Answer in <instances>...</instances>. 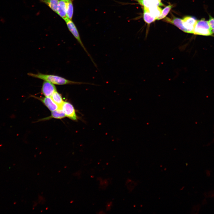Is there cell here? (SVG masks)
Listing matches in <instances>:
<instances>
[{
  "mask_svg": "<svg viewBox=\"0 0 214 214\" xmlns=\"http://www.w3.org/2000/svg\"><path fill=\"white\" fill-rule=\"evenodd\" d=\"M28 74L30 76L49 82L54 84L63 85L85 84L96 85L94 84L91 83L73 81L55 75L44 74L40 73H38L37 74L29 73Z\"/></svg>",
  "mask_w": 214,
  "mask_h": 214,
  "instance_id": "1",
  "label": "cell"
},
{
  "mask_svg": "<svg viewBox=\"0 0 214 214\" xmlns=\"http://www.w3.org/2000/svg\"><path fill=\"white\" fill-rule=\"evenodd\" d=\"M64 21L66 23L67 27L70 31L83 48L84 51L90 59L94 66L97 68V67L96 64L94 61L92 57L88 52L82 42L78 31L74 23L72 21V20L69 18H67Z\"/></svg>",
  "mask_w": 214,
  "mask_h": 214,
  "instance_id": "2",
  "label": "cell"
},
{
  "mask_svg": "<svg viewBox=\"0 0 214 214\" xmlns=\"http://www.w3.org/2000/svg\"><path fill=\"white\" fill-rule=\"evenodd\" d=\"M208 21L204 19L197 20L193 34L196 35L208 36L213 34Z\"/></svg>",
  "mask_w": 214,
  "mask_h": 214,
  "instance_id": "3",
  "label": "cell"
},
{
  "mask_svg": "<svg viewBox=\"0 0 214 214\" xmlns=\"http://www.w3.org/2000/svg\"><path fill=\"white\" fill-rule=\"evenodd\" d=\"M66 116L74 121H77L78 117L73 105L67 102H64L60 107Z\"/></svg>",
  "mask_w": 214,
  "mask_h": 214,
  "instance_id": "4",
  "label": "cell"
},
{
  "mask_svg": "<svg viewBox=\"0 0 214 214\" xmlns=\"http://www.w3.org/2000/svg\"><path fill=\"white\" fill-rule=\"evenodd\" d=\"M184 32L193 33L197 20L193 17L186 16L182 19Z\"/></svg>",
  "mask_w": 214,
  "mask_h": 214,
  "instance_id": "5",
  "label": "cell"
},
{
  "mask_svg": "<svg viewBox=\"0 0 214 214\" xmlns=\"http://www.w3.org/2000/svg\"><path fill=\"white\" fill-rule=\"evenodd\" d=\"M56 91V88L54 84L47 81L43 82L41 92L45 97H51L53 93Z\"/></svg>",
  "mask_w": 214,
  "mask_h": 214,
  "instance_id": "6",
  "label": "cell"
},
{
  "mask_svg": "<svg viewBox=\"0 0 214 214\" xmlns=\"http://www.w3.org/2000/svg\"><path fill=\"white\" fill-rule=\"evenodd\" d=\"M33 97L40 100L51 111L56 110L60 108L53 101L51 97H39L34 96Z\"/></svg>",
  "mask_w": 214,
  "mask_h": 214,
  "instance_id": "7",
  "label": "cell"
},
{
  "mask_svg": "<svg viewBox=\"0 0 214 214\" xmlns=\"http://www.w3.org/2000/svg\"><path fill=\"white\" fill-rule=\"evenodd\" d=\"M66 0H59L57 13L64 20L68 18L67 16Z\"/></svg>",
  "mask_w": 214,
  "mask_h": 214,
  "instance_id": "8",
  "label": "cell"
},
{
  "mask_svg": "<svg viewBox=\"0 0 214 214\" xmlns=\"http://www.w3.org/2000/svg\"><path fill=\"white\" fill-rule=\"evenodd\" d=\"M137 1L143 7L150 8L155 6H164V4L159 0H133Z\"/></svg>",
  "mask_w": 214,
  "mask_h": 214,
  "instance_id": "9",
  "label": "cell"
},
{
  "mask_svg": "<svg viewBox=\"0 0 214 214\" xmlns=\"http://www.w3.org/2000/svg\"><path fill=\"white\" fill-rule=\"evenodd\" d=\"M164 20L166 22L173 24L180 29L184 32V28L182 19L173 16L171 18L168 17H165Z\"/></svg>",
  "mask_w": 214,
  "mask_h": 214,
  "instance_id": "10",
  "label": "cell"
},
{
  "mask_svg": "<svg viewBox=\"0 0 214 214\" xmlns=\"http://www.w3.org/2000/svg\"><path fill=\"white\" fill-rule=\"evenodd\" d=\"M66 117L64 113L61 108H60L56 110L52 111L51 115L50 116L42 119V120H47L52 118L62 119Z\"/></svg>",
  "mask_w": 214,
  "mask_h": 214,
  "instance_id": "11",
  "label": "cell"
},
{
  "mask_svg": "<svg viewBox=\"0 0 214 214\" xmlns=\"http://www.w3.org/2000/svg\"><path fill=\"white\" fill-rule=\"evenodd\" d=\"M143 7V18L144 21L146 23L150 24L156 20V18L150 13L148 8Z\"/></svg>",
  "mask_w": 214,
  "mask_h": 214,
  "instance_id": "12",
  "label": "cell"
},
{
  "mask_svg": "<svg viewBox=\"0 0 214 214\" xmlns=\"http://www.w3.org/2000/svg\"><path fill=\"white\" fill-rule=\"evenodd\" d=\"M41 2L48 5L53 11L57 13L59 0H40Z\"/></svg>",
  "mask_w": 214,
  "mask_h": 214,
  "instance_id": "13",
  "label": "cell"
},
{
  "mask_svg": "<svg viewBox=\"0 0 214 214\" xmlns=\"http://www.w3.org/2000/svg\"><path fill=\"white\" fill-rule=\"evenodd\" d=\"M67 16V18L72 20L73 14V0H66Z\"/></svg>",
  "mask_w": 214,
  "mask_h": 214,
  "instance_id": "14",
  "label": "cell"
},
{
  "mask_svg": "<svg viewBox=\"0 0 214 214\" xmlns=\"http://www.w3.org/2000/svg\"><path fill=\"white\" fill-rule=\"evenodd\" d=\"M53 101L60 108L63 102L61 95L56 91L51 97Z\"/></svg>",
  "mask_w": 214,
  "mask_h": 214,
  "instance_id": "15",
  "label": "cell"
},
{
  "mask_svg": "<svg viewBox=\"0 0 214 214\" xmlns=\"http://www.w3.org/2000/svg\"><path fill=\"white\" fill-rule=\"evenodd\" d=\"M150 13L156 20L161 14L162 9L159 6H155L148 8Z\"/></svg>",
  "mask_w": 214,
  "mask_h": 214,
  "instance_id": "16",
  "label": "cell"
},
{
  "mask_svg": "<svg viewBox=\"0 0 214 214\" xmlns=\"http://www.w3.org/2000/svg\"><path fill=\"white\" fill-rule=\"evenodd\" d=\"M173 7V5L170 4L165 7L162 10L161 15L157 20H160L165 18Z\"/></svg>",
  "mask_w": 214,
  "mask_h": 214,
  "instance_id": "17",
  "label": "cell"
},
{
  "mask_svg": "<svg viewBox=\"0 0 214 214\" xmlns=\"http://www.w3.org/2000/svg\"><path fill=\"white\" fill-rule=\"evenodd\" d=\"M127 185L129 191H131L136 185V183L133 181L128 180H127Z\"/></svg>",
  "mask_w": 214,
  "mask_h": 214,
  "instance_id": "18",
  "label": "cell"
},
{
  "mask_svg": "<svg viewBox=\"0 0 214 214\" xmlns=\"http://www.w3.org/2000/svg\"><path fill=\"white\" fill-rule=\"evenodd\" d=\"M208 21L211 29L214 28V18L209 15V18Z\"/></svg>",
  "mask_w": 214,
  "mask_h": 214,
  "instance_id": "19",
  "label": "cell"
},
{
  "mask_svg": "<svg viewBox=\"0 0 214 214\" xmlns=\"http://www.w3.org/2000/svg\"><path fill=\"white\" fill-rule=\"evenodd\" d=\"M103 181H101L100 185L103 188H105L108 185V182L106 180H105Z\"/></svg>",
  "mask_w": 214,
  "mask_h": 214,
  "instance_id": "20",
  "label": "cell"
},
{
  "mask_svg": "<svg viewBox=\"0 0 214 214\" xmlns=\"http://www.w3.org/2000/svg\"><path fill=\"white\" fill-rule=\"evenodd\" d=\"M111 205V203H109L107 204L106 206L107 210H110Z\"/></svg>",
  "mask_w": 214,
  "mask_h": 214,
  "instance_id": "21",
  "label": "cell"
},
{
  "mask_svg": "<svg viewBox=\"0 0 214 214\" xmlns=\"http://www.w3.org/2000/svg\"><path fill=\"white\" fill-rule=\"evenodd\" d=\"M211 31L213 33H214V28L212 29Z\"/></svg>",
  "mask_w": 214,
  "mask_h": 214,
  "instance_id": "22",
  "label": "cell"
},
{
  "mask_svg": "<svg viewBox=\"0 0 214 214\" xmlns=\"http://www.w3.org/2000/svg\"><path fill=\"white\" fill-rule=\"evenodd\" d=\"M159 0V1H161V0Z\"/></svg>",
  "mask_w": 214,
  "mask_h": 214,
  "instance_id": "23",
  "label": "cell"
}]
</instances>
